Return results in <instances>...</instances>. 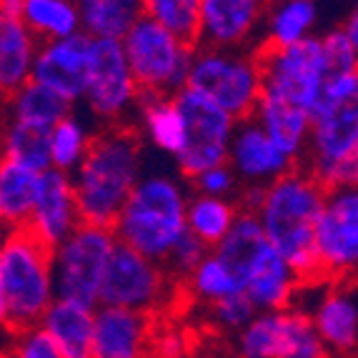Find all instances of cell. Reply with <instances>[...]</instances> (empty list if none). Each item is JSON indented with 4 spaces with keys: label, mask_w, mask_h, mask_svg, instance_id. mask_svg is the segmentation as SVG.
Masks as SVG:
<instances>
[{
    "label": "cell",
    "mask_w": 358,
    "mask_h": 358,
    "mask_svg": "<svg viewBox=\"0 0 358 358\" xmlns=\"http://www.w3.org/2000/svg\"><path fill=\"white\" fill-rule=\"evenodd\" d=\"M143 171V141L131 126L96 131L83 163L71 173L80 221L113 226Z\"/></svg>",
    "instance_id": "6da1fadb"
},
{
    "label": "cell",
    "mask_w": 358,
    "mask_h": 358,
    "mask_svg": "<svg viewBox=\"0 0 358 358\" xmlns=\"http://www.w3.org/2000/svg\"><path fill=\"white\" fill-rule=\"evenodd\" d=\"M323 198L326 188L303 166H296L263 188L261 206L256 208L266 241L303 286L321 283L313 253V223L321 213Z\"/></svg>",
    "instance_id": "7a4b0ae2"
},
{
    "label": "cell",
    "mask_w": 358,
    "mask_h": 358,
    "mask_svg": "<svg viewBox=\"0 0 358 358\" xmlns=\"http://www.w3.org/2000/svg\"><path fill=\"white\" fill-rule=\"evenodd\" d=\"M188 198V180L178 173L143 171L110 226L115 241L163 266L176 241L185 233Z\"/></svg>",
    "instance_id": "3957f363"
},
{
    "label": "cell",
    "mask_w": 358,
    "mask_h": 358,
    "mask_svg": "<svg viewBox=\"0 0 358 358\" xmlns=\"http://www.w3.org/2000/svg\"><path fill=\"white\" fill-rule=\"evenodd\" d=\"M0 286L10 334L38 326L45 308L55 301L50 248L25 228L0 233Z\"/></svg>",
    "instance_id": "277c9868"
},
{
    "label": "cell",
    "mask_w": 358,
    "mask_h": 358,
    "mask_svg": "<svg viewBox=\"0 0 358 358\" xmlns=\"http://www.w3.org/2000/svg\"><path fill=\"white\" fill-rule=\"evenodd\" d=\"M185 88L213 101L233 120L251 118L261 96V63L256 50L196 45Z\"/></svg>",
    "instance_id": "5b68a950"
},
{
    "label": "cell",
    "mask_w": 358,
    "mask_h": 358,
    "mask_svg": "<svg viewBox=\"0 0 358 358\" xmlns=\"http://www.w3.org/2000/svg\"><path fill=\"white\" fill-rule=\"evenodd\" d=\"M128 68L138 90L155 96H176L185 88L196 45L176 38L171 30L141 15L120 38Z\"/></svg>",
    "instance_id": "8992f818"
},
{
    "label": "cell",
    "mask_w": 358,
    "mask_h": 358,
    "mask_svg": "<svg viewBox=\"0 0 358 358\" xmlns=\"http://www.w3.org/2000/svg\"><path fill=\"white\" fill-rule=\"evenodd\" d=\"M115 243L118 241L110 228L80 223L66 241L50 248L55 299L96 308L101 303L103 275Z\"/></svg>",
    "instance_id": "52a82bcc"
},
{
    "label": "cell",
    "mask_w": 358,
    "mask_h": 358,
    "mask_svg": "<svg viewBox=\"0 0 358 358\" xmlns=\"http://www.w3.org/2000/svg\"><path fill=\"white\" fill-rule=\"evenodd\" d=\"M256 55L261 63V96L301 108L313 120L321 106L323 80L329 73L323 60L321 38L310 36L286 48L258 45Z\"/></svg>",
    "instance_id": "ba28073f"
},
{
    "label": "cell",
    "mask_w": 358,
    "mask_h": 358,
    "mask_svg": "<svg viewBox=\"0 0 358 358\" xmlns=\"http://www.w3.org/2000/svg\"><path fill=\"white\" fill-rule=\"evenodd\" d=\"M301 166L326 191L358 183V103L313 115Z\"/></svg>",
    "instance_id": "9c48e42d"
},
{
    "label": "cell",
    "mask_w": 358,
    "mask_h": 358,
    "mask_svg": "<svg viewBox=\"0 0 358 358\" xmlns=\"http://www.w3.org/2000/svg\"><path fill=\"white\" fill-rule=\"evenodd\" d=\"M176 281L161 263L141 256L123 243H115L101 286V303L155 316L171 303Z\"/></svg>",
    "instance_id": "30bf717a"
},
{
    "label": "cell",
    "mask_w": 358,
    "mask_h": 358,
    "mask_svg": "<svg viewBox=\"0 0 358 358\" xmlns=\"http://www.w3.org/2000/svg\"><path fill=\"white\" fill-rule=\"evenodd\" d=\"M138 85L131 76L120 41L90 38L88 76L83 101L103 126H126L138 103Z\"/></svg>",
    "instance_id": "8fae6325"
},
{
    "label": "cell",
    "mask_w": 358,
    "mask_h": 358,
    "mask_svg": "<svg viewBox=\"0 0 358 358\" xmlns=\"http://www.w3.org/2000/svg\"><path fill=\"white\" fill-rule=\"evenodd\" d=\"M313 253L321 281H348L358 266V191L331 188L313 223Z\"/></svg>",
    "instance_id": "7c38bea8"
},
{
    "label": "cell",
    "mask_w": 358,
    "mask_h": 358,
    "mask_svg": "<svg viewBox=\"0 0 358 358\" xmlns=\"http://www.w3.org/2000/svg\"><path fill=\"white\" fill-rule=\"evenodd\" d=\"M236 358H331L301 306L258 310L233 341Z\"/></svg>",
    "instance_id": "4fadbf2b"
},
{
    "label": "cell",
    "mask_w": 358,
    "mask_h": 358,
    "mask_svg": "<svg viewBox=\"0 0 358 358\" xmlns=\"http://www.w3.org/2000/svg\"><path fill=\"white\" fill-rule=\"evenodd\" d=\"M173 101L185 123V148L173 161L180 178L191 180L206 168L226 163L236 120L223 108L191 88H180Z\"/></svg>",
    "instance_id": "5bb4252c"
},
{
    "label": "cell",
    "mask_w": 358,
    "mask_h": 358,
    "mask_svg": "<svg viewBox=\"0 0 358 358\" xmlns=\"http://www.w3.org/2000/svg\"><path fill=\"white\" fill-rule=\"evenodd\" d=\"M268 0H201L196 45L245 50L263 28Z\"/></svg>",
    "instance_id": "9a60e30c"
},
{
    "label": "cell",
    "mask_w": 358,
    "mask_h": 358,
    "mask_svg": "<svg viewBox=\"0 0 358 358\" xmlns=\"http://www.w3.org/2000/svg\"><path fill=\"white\" fill-rule=\"evenodd\" d=\"M331 358H353L358 348V299L348 281H321V293L303 308Z\"/></svg>",
    "instance_id": "2e32d148"
},
{
    "label": "cell",
    "mask_w": 358,
    "mask_h": 358,
    "mask_svg": "<svg viewBox=\"0 0 358 358\" xmlns=\"http://www.w3.org/2000/svg\"><path fill=\"white\" fill-rule=\"evenodd\" d=\"M226 163L241 185H268L299 166L253 118L236 120Z\"/></svg>",
    "instance_id": "e0dca14e"
},
{
    "label": "cell",
    "mask_w": 358,
    "mask_h": 358,
    "mask_svg": "<svg viewBox=\"0 0 358 358\" xmlns=\"http://www.w3.org/2000/svg\"><path fill=\"white\" fill-rule=\"evenodd\" d=\"M90 36L78 30L68 38L45 41L38 45L30 80L45 85L71 106L83 101L85 76H88Z\"/></svg>",
    "instance_id": "ac0fdd59"
},
{
    "label": "cell",
    "mask_w": 358,
    "mask_h": 358,
    "mask_svg": "<svg viewBox=\"0 0 358 358\" xmlns=\"http://www.w3.org/2000/svg\"><path fill=\"white\" fill-rule=\"evenodd\" d=\"M80 210L76 203L71 176L60 171H43L38 176V191L33 208H30L25 231L36 236L43 245L55 248L60 241H66L80 226Z\"/></svg>",
    "instance_id": "d6986e66"
},
{
    "label": "cell",
    "mask_w": 358,
    "mask_h": 358,
    "mask_svg": "<svg viewBox=\"0 0 358 358\" xmlns=\"http://www.w3.org/2000/svg\"><path fill=\"white\" fill-rule=\"evenodd\" d=\"M155 321L148 313L96 306L93 308V358H150Z\"/></svg>",
    "instance_id": "ffe728a7"
},
{
    "label": "cell",
    "mask_w": 358,
    "mask_h": 358,
    "mask_svg": "<svg viewBox=\"0 0 358 358\" xmlns=\"http://www.w3.org/2000/svg\"><path fill=\"white\" fill-rule=\"evenodd\" d=\"M303 283L293 268L283 261L273 248H266L256 263L251 273L245 275L243 293L251 301L256 310H281L296 306V299L301 296Z\"/></svg>",
    "instance_id": "44dd1931"
},
{
    "label": "cell",
    "mask_w": 358,
    "mask_h": 358,
    "mask_svg": "<svg viewBox=\"0 0 358 358\" xmlns=\"http://www.w3.org/2000/svg\"><path fill=\"white\" fill-rule=\"evenodd\" d=\"M133 118H136L133 131L155 150L176 158L185 148V123L173 96H155L141 90Z\"/></svg>",
    "instance_id": "7402d4cb"
},
{
    "label": "cell",
    "mask_w": 358,
    "mask_h": 358,
    "mask_svg": "<svg viewBox=\"0 0 358 358\" xmlns=\"http://www.w3.org/2000/svg\"><path fill=\"white\" fill-rule=\"evenodd\" d=\"M63 358H93V308L55 299L38 321Z\"/></svg>",
    "instance_id": "603a6c76"
},
{
    "label": "cell",
    "mask_w": 358,
    "mask_h": 358,
    "mask_svg": "<svg viewBox=\"0 0 358 358\" xmlns=\"http://www.w3.org/2000/svg\"><path fill=\"white\" fill-rule=\"evenodd\" d=\"M253 120L263 131L268 133L283 153H288L293 161H303L306 153V141L310 133V115L296 106H288L283 101H275L268 96H258V103L253 108Z\"/></svg>",
    "instance_id": "cb8c5ba5"
},
{
    "label": "cell",
    "mask_w": 358,
    "mask_h": 358,
    "mask_svg": "<svg viewBox=\"0 0 358 358\" xmlns=\"http://www.w3.org/2000/svg\"><path fill=\"white\" fill-rule=\"evenodd\" d=\"M38 41L20 18L0 15V90L10 96L30 80L33 60L38 53Z\"/></svg>",
    "instance_id": "d4e9b609"
},
{
    "label": "cell",
    "mask_w": 358,
    "mask_h": 358,
    "mask_svg": "<svg viewBox=\"0 0 358 358\" xmlns=\"http://www.w3.org/2000/svg\"><path fill=\"white\" fill-rule=\"evenodd\" d=\"M38 171L0 155V231L25 228L38 191Z\"/></svg>",
    "instance_id": "484cf974"
},
{
    "label": "cell",
    "mask_w": 358,
    "mask_h": 358,
    "mask_svg": "<svg viewBox=\"0 0 358 358\" xmlns=\"http://www.w3.org/2000/svg\"><path fill=\"white\" fill-rule=\"evenodd\" d=\"M318 23L316 0H278L263 20V43L266 48H286L313 36Z\"/></svg>",
    "instance_id": "4316f807"
},
{
    "label": "cell",
    "mask_w": 358,
    "mask_h": 358,
    "mask_svg": "<svg viewBox=\"0 0 358 358\" xmlns=\"http://www.w3.org/2000/svg\"><path fill=\"white\" fill-rule=\"evenodd\" d=\"M80 30L90 38L120 41L143 15V0H73Z\"/></svg>",
    "instance_id": "83f0119b"
},
{
    "label": "cell",
    "mask_w": 358,
    "mask_h": 358,
    "mask_svg": "<svg viewBox=\"0 0 358 358\" xmlns=\"http://www.w3.org/2000/svg\"><path fill=\"white\" fill-rule=\"evenodd\" d=\"M6 113L13 120H23V123H33V126L53 128L58 120L73 113V106L53 93L45 85L28 80L18 90H13L10 96H6Z\"/></svg>",
    "instance_id": "f1b7e54d"
},
{
    "label": "cell",
    "mask_w": 358,
    "mask_h": 358,
    "mask_svg": "<svg viewBox=\"0 0 358 358\" xmlns=\"http://www.w3.org/2000/svg\"><path fill=\"white\" fill-rule=\"evenodd\" d=\"M236 215H238V206L231 198H208L191 193L185 206V231L201 241L206 248H215L231 231Z\"/></svg>",
    "instance_id": "f546056e"
},
{
    "label": "cell",
    "mask_w": 358,
    "mask_h": 358,
    "mask_svg": "<svg viewBox=\"0 0 358 358\" xmlns=\"http://www.w3.org/2000/svg\"><path fill=\"white\" fill-rule=\"evenodd\" d=\"M48 131L50 128L8 118L0 133V155L25 168H33L38 173L48 171Z\"/></svg>",
    "instance_id": "4dcf8cb0"
},
{
    "label": "cell",
    "mask_w": 358,
    "mask_h": 358,
    "mask_svg": "<svg viewBox=\"0 0 358 358\" xmlns=\"http://www.w3.org/2000/svg\"><path fill=\"white\" fill-rule=\"evenodd\" d=\"M93 136H96L93 126L85 123L83 118H78L76 113L58 120V123L48 131L50 168L71 176L73 171L83 163L85 153H88L90 143H93Z\"/></svg>",
    "instance_id": "1f68e13d"
},
{
    "label": "cell",
    "mask_w": 358,
    "mask_h": 358,
    "mask_svg": "<svg viewBox=\"0 0 358 358\" xmlns=\"http://www.w3.org/2000/svg\"><path fill=\"white\" fill-rule=\"evenodd\" d=\"M20 20L41 43L68 38L80 30L73 0H25Z\"/></svg>",
    "instance_id": "d6a6232c"
},
{
    "label": "cell",
    "mask_w": 358,
    "mask_h": 358,
    "mask_svg": "<svg viewBox=\"0 0 358 358\" xmlns=\"http://www.w3.org/2000/svg\"><path fill=\"white\" fill-rule=\"evenodd\" d=\"M183 288L193 301L203 306H213L215 301L243 293V286L236 278V273L213 251L206 253L203 261L188 273V278L183 281Z\"/></svg>",
    "instance_id": "836d02e7"
},
{
    "label": "cell",
    "mask_w": 358,
    "mask_h": 358,
    "mask_svg": "<svg viewBox=\"0 0 358 358\" xmlns=\"http://www.w3.org/2000/svg\"><path fill=\"white\" fill-rule=\"evenodd\" d=\"M198 10L201 0H143V15L193 45L198 36Z\"/></svg>",
    "instance_id": "e575fe53"
},
{
    "label": "cell",
    "mask_w": 358,
    "mask_h": 358,
    "mask_svg": "<svg viewBox=\"0 0 358 358\" xmlns=\"http://www.w3.org/2000/svg\"><path fill=\"white\" fill-rule=\"evenodd\" d=\"M210 310V323L215 329L223 331V334H238L248 326L258 310L253 308V303L245 299V293H236V296H228V299L215 301L213 306H208Z\"/></svg>",
    "instance_id": "d590c367"
},
{
    "label": "cell",
    "mask_w": 358,
    "mask_h": 358,
    "mask_svg": "<svg viewBox=\"0 0 358 358\" xmlns=\"http://www.w3.org/2000/svg\"><path fill=\"white\" fill-rule=\"evenodd\" d=\"M321 38L323 60H326V71L329 73H356L358 71V45L348 41L341 25L331 28Z\"/></svg>",
    "instance_id": "8d00e7d4"
},
{
    "label": "cell",
    "mask_w": 358,
    "mask_h": 358,
    "mask_svg": "<svg viewBox=\"0 0 358 358\" xmlns=\"http://www.w3.org/2000/svg\"><path fill=\"white\" fill-rule=\"evenodd\" d=\"M208 251H210V248H206L201 241L193 238L191 233L185 231L183 236L176 241V245L171 248L168 258L163 261V268L168 271V275H171L176 283H183L185 278H188V273L196 268L198 263L203 261Z\"/></svg>",
    "instance_id": "74e56055"
},
{
    "label": "cell",
    "mask_w": 358,
    "mask_h": 358,
    "mask_svg": "<svg viewBox=\"0 0 358 358\" xmlns=\"http://www.w3.org/2000/svg\"><path fill=\"white\" fill-rule=\"evenodd\" d=\"M188 185H191V193H198V196L231 198V201L236 198V193H238V188H241L238 178H236V173L228 168V163H218V166H213V168H206V171H201L198 176H193V178L188 180Z\"/></svg>",
    "instance_id": "f35d334b"
},
{
    "label": "cell",
    "mask_w": 358,
    "mask_h": 358,
    "mask_svg": "<svg viewBox=\"0 0 358 358\" xmlns=\"http://www.w3.org/2000/svg\"><path fill=\"white\" fill-rule=\"evenodd\" d=\"M6 358H63L41 326H30L23 331H13L8 338Z\"/></svg>",
    "instance_id": "ab89813d"
},
{
    "label": "cell",
    "mask_w": 358,
    "mask_h": 358,
    "mask_svg": "<svg viewBox=\"0 0 358 358\" xmlns=\"http://www.w3.org/2000/svg\"><path fill=\"white\" fill-rule=\"evenodd\" d=\"M348 103H358V71L356 73H326L318 113L331 110V108L348 106Z\"/></svg>",
    "instance_id": "60d3db41"
},
{
    "label": "cell",
    "mask_w": 358,
    "mask_h": 358,
    "mask_svg": "<svg viewBox=\"0 0 358 358\" xmlns=\"http://www.w3.org/2000/svg\"><path fill=\"white\" fill-rule=\"evenodd\" d=\"M188 356V338L178 329H153L150 338V358H185Z\"/></svg>",
    "instance_id": "b9f144b4"
},
{
    "label": "cell",
    "mask_w": 358,
    "mask_h": 358,
    "mask_svg": "<svg viewBox=\"0 0 358 358\" xmlns=\"http://www.w3.org/2000/svg\"><path fill=\"white\" fill-rule=\"evenodd\" d=\"M23 3H25V0H0V15H8V18H20Z\"/></svg>",
    "instance_id": "7bdbcfd3"
},
{
    "label": "cell",
    "mask_w": 358,
    "mask_h": 358,
    "mask_svg": "<svg viewBox=\"0 0 358 358\" xmlns=\"http://www.w3.org/2000/svg\"><path fill=\"white\" fill-rule=\"evenodd\" d=\"M341 28H343V33L348 36V41L358 45V15H356V13H351V15L341 23Z\"/></svg>",
    "instance_id": "ee69618b"
},
{
    "label": "cell",
    "mask_w": 358,
    "mask_h": 358,
    "mask_svg": "<svg viewBox=\"0 0 358 358\" xmlns=\"http://www.w3.org/2000/svg\"><path fill=\"white\" fill-rule=\"evenodd\" d=\"M0 334H10V329H8V308H6V296H3V286H0Z\"/></svg>",
    "instance_id": "f6af8a7d"
},
{
    "label": "cell",
    "mask_w": 358,
    "mask_h": 358,
    "mask_svg": "<svg viewBox=\"0 0 358 358\" xmlns=\"http://www.w3.org/2000/svg\"><path fill=\"white\" fill-rule=\"evenodd\" d=\"M3 98H6V96H3V90H0V106H3Z\"/></svg>",
    "instance_id": "bcb514c9"
},
{
    "label": "cell",
    "mask_w": 358,
    "mask_h": 358,
    "mask_svg": "<svg viewBox=\"0 0 358 358\" xmlns=\"http://www.w3.org/2000/svg\"><path fill=\"white\" fill-rule=\"evenodd\" d=\"M351 3H356V0H351Z\"/></svg>",
    "instance_id": "7dc6e473"
},
{
    "label": "cell",
    "mask_w": 358,
    "mask_h": 358,
    "mask_svg": "<svg viewBox=\"0 0 358 358\" xmlns=\"http://www.w3.org/2000/svg\"><path fill=\"white\" fill-rule=\"evenodd\" d=\"M0 233H3V231H0Z\"/></svg>",
    "instance_id": "c3c4849f"
}]
</instances>
